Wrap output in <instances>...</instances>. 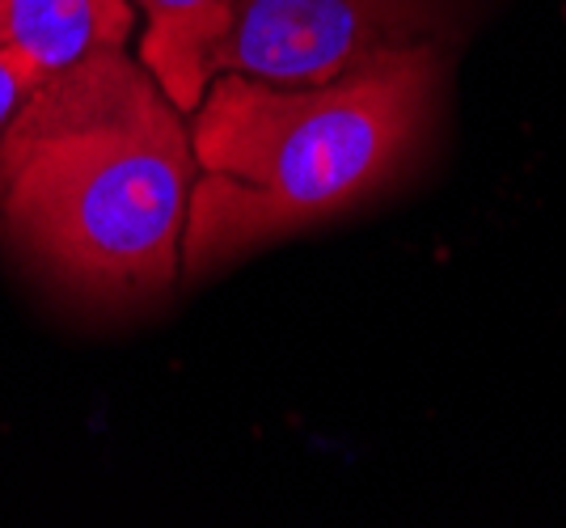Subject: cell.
<instances>
[{"label": "cell", "instance_id": "1", "mask_svg": "<svg viewBox=\"0 0 566 528\" xmlns=\"http://www.w3.org/2000/svg\"><path fill=\"white\" fill-rule=\"evenodd\" d=\"M187 115L127 47L43 76L0 140V233L55 296L136 313L182 279Z\"/></svg>", "mask_w": 566, "mask_h": 528}, {"label": "cell", "instance_id": "2", "mask_svg": "<svg viewBox=\"0 0 566 528\" xmlns=\"http://www.w3.org/2000/svg\"><path fill=\"white\" fill-rule=\"evenodd\" d=\"M449 51H394L317 85L220 73L190 115L182 279L368 203L423 152Z\"/></svg>", "mask_w": 566, "mask_h": 528}, {"label": "cell", "instance_id": "3", "mask_svg": "<svg viewBox=\"0 0 566 528\" xmlns=\"http://www.w3.org/2000/svg\"><path fill=\"white\" fill-rule=\"evenodd\" d=\"M457 0H245L220 73L317 85L394 51H449Z\"/></svg>", "mask_w": 566, "mask_h": 528}, {"label": "cell", "instance_id": "4", "mask_svg": "<svg viewBox=\"0 0 566 528\" xmlns=\"http://www.w3.org/2000/svg\"><path fill=\"white\" fill-rule=\"evenodd\" d=\"M136 18H144L140 60L166 97L195 115L208 85L220 76V55L233 34L245 0H132Z\"/></svg>", "mask_w": 566, "mask_h": 528}, {"label": "cell", "instance_id": "5", "mask_svg": "<svg viewBox=\"0 0 566 528\" xmlns=\"http://www.w3.org/2000/svg\"><path fill=\"white\" fill-rule=\"evenodd\" d=\"M132 25V0H0V47L25 51L48 76L94 51L127 47Z\"/></svg>", "mask_w": 566, "mask_h": 528}, {"label": "cell", "instance_id": "6", "mask_svg": "<svg viewBox=\"0 0 566 528\" xmlns=\"http://www.w3.org/2000/svg\"><path fill=\"white\" fill-rule=\"evenodd\" d=\"M43 68L18 47H0V140H4V131H9V123L13 115L22 110L25 94L43 81Z\"/></svg>", "mask_w": 566, "mask_h": 528}]
</instances>
